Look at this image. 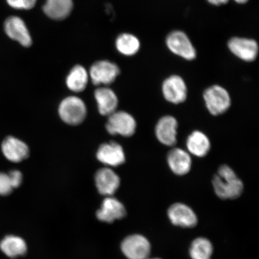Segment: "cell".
<instances>
[{
    "mask_svg": "<svg viewBox=\"0 0 259 259\" xmlns=\"http://www.w3.org/2000/svg\"><path fill=\"white\" fill-rule=\"evenodd\" d=\"M212 184L216 195L223 200L237 199L244 192V183L234 169L227 164L219 167Z\"/></svg>",
    "mask_w": 259,
    "mask_h": 259,
    "instance_id": "cell-1",
    "label": "cell"
},
{
    "mask_svg": "<svg viewBox=\"0 0 259 259\" xmlns=\"http://www.w3.org/2000/svg\"><path fill=\"white\" fill-rule=\"evenodd\" d=\"M203 98L207 110L213 116L224 114L232 105L231 97L228 91L216 84L204 91Z\"/></svg>",
    "mask_w": 259,
    "mask_h": 259,
    "instance_id": "cell-2",
    "label": "cell"
},
{
    "mask_svg": "<svg viewBox=\"0 0 259 259\" xmlns=\"http://www.w3.org/2000/svg\"><path fill=\"white\" fill-rule=\"evenodd\" d=\"M165 44L171 53L186 61L197 57V51L188 35L181 30H174L167 34Z\"/></svg>",
    "mask_w": 259,
    "mask_h": 259,
    "instance_id": "cell-3",
    "label": "cell"
},
{
    "mask_svg": "<svg viewBox=\"0 0 259 259\" xmlns=\"http://www.w3.org/2000/svg\"><path fill=\"white\" fill-rule=\"evenodd\" d=\"M59 115L66 124L76 125L82 123L87 115V108L82 100L74 96L68 97L60 103Z\"/></svg>",
    "mask_w": 259,
    "mask_h": 259,
    "instance_id": "cell-4",
    "label": "cell"
},
{
    "mask_svg": "<svg viewBox=\"0 0 259 259\" xmlns=\"http://www.w3.org/2000/svg\"><path fill=\"white\" fill-rule=\"evenodd\" d=\"M106 127L109 134L131 137L137 131V123L134 116L130 113L124 111H115L109 116Z\"/></svg>",
    "mask_w": 259,
    "mask_h": 259,
    "instance_id": "cell-5",
    "label": "cell"
},
{
    "mask_svg": "<svg viewBox=\"0 0 259 259\" xmlns=\"http://www.w3.org/2000/svg\"><path fill=\"white\" fill-rule=\"evenodd\" d=\"M161 92L165 100L174 105H180L186 102L188 89L183 77L172 74L163 80Z\"/></svg>",
    "mask_w": 259,
    "mask_h": 259,
    "instance_id": "cell-6",
    "label": "cell"
},
{
    "mask_svg": "<svg viewBox=\"0 0 259 259\" xmlns=\"http://www.w3.org/2000/svg\"><path fill=\"white\" fill-rule=\"evenodd\" d=\"M228 48L234 56L244 62H253L258 57V45L253 38L231 37L228 42Z\"/></svg>",
    "mask_w": 259,
    "mask_h": 259,
    "instance_id": "cell-7",
    "label": "cell"
},
{
    "mask_svg": "<svg viewBox=\"0 0 259 259\" xmlns=\"http://www.w3.org/2000/svg\"><path fill=\"white\" fill-rule=\"evenodd\" d=\"M121 249L128 259H147L151 254V245L144 236L134 234L122 241Z\"/></svg>",
    "mask_w": 259,
    "mask_h": 259,
    "instance_id": "cell-8",
    "label": "cell"
},
{
    "mask_svg": "<svg viewBox=\"0 0 259 259\" xmlns=\"http://www.w3.org/2000/svg\"><path fill=\"white\" fill-rule=\"evenodd\" d=\"M4 31L11 40L18 42L21 46L29 48L32 44L30 32L24 21L18 16H11L6 19Z\"/></svg>",
    "mask_w": 259,
    "mask_h": 259,
    "instance_id": "cell-9",
    "label": "cell"
},
{
    "mask_svg": "<svg viewBox=\"0 0 259 259\" xmlns=\"http://www.w3.org/2000/svg\"><path fill=\"white\" fill-rule=\"evenodd\" d=\"M178 128V122L174 116H162L155 125V137L162 145L174 147L177 143Z\"/></svg>",
    "mask_w": 259,
    "mask_h": 259,
    "instance_id": "cell-10",
    "label": "cell"
},
{
    "mask_svg": "<svg viewBox=\"0 0 259 259\" xmlns=\"http://www.w3.org/2000/svg\"><path fill=\"white\" fill-rule=\"evenodd\" d=\"M120 73L119 67L107 60L97 61L90 70V76L95 85H109L114 82Z\"/></svg>",
    "mask_w": 259,
    "mask_h": 259,
    "instance_id": "cell-11",
    "label": "cell"
},
{
    "mask_svg": "<svg viewBox=\"0 0 259 259\" xmlns=\"http://www.w3.org/2000/svg\"><path fill=\"white\" fill-rule=\"evenodd\" d=\"M167 216L171 224L182 228H193L196 226L198 219L189 206L183 203H175L167 210Z\"/></svg>",
    "mask_w": 259,
    "mask_h": 259,
    "instance_id": "cell-12",
    "label": "cell"
},
{
    "mask_svg": "<svg viewBox=\"0 0 259 259\" xmlns=\"http://www.w3.org/2000/svg\"><path fill=\"white\" fill-rule=\"evenodd\" d=\"M166 160L171 172L177 176H186L192 169V155L182 148L171 149L167 153Z\"/></svg>",
    "mask_w": 259,
    "mask_h": 259,
    "instance_id": "cell-13",
    "label": "cell"
},
{
    "mask_svg": "<svg viewBox=\"0 0 259 259\" xmlns=\"http://www.w3.org/2000/svg\"><path fill=\"white\" fill-rule=\"evenodd\" d=\"M127 210L118 199L108 196L103 200L101 208L97 210V218L100 222L112 223L125 218Z\"/></svg>",
    "mask_w": 259,
    "mask_h": 259,
    "instance_id": "cell-14",
    "label": "cell"
},
{
    "mask_svg": "<svg viewBox=\"0 0 259 259\" xmlns=\"http://www.w3.org/2000/svg\"><path fill=\"white\" fill-rule=\"evenodd\" d=\"M96 185L99 192L103 195H113L120 186V178L114 171L103 168L97 171L95 177Z\"/></svg>",
    "mask_w": 259,
    "mask_h": 259,
    "instance_id": "cell-15",
    "label": "cell"
},
{
    "mask_svg": "<svg viewBox=\"0 0 259 259\" xmlns=\"http://www.w3.org/2000/svg\"><path fill=\"white\" fill-rule=\"evenodd\" d=\"M97 157L102 163L113 167L119 166L125 161V155L121 146L116 142L100 146Z\"/></svg>",
    "mask_w": 259,
    "mask_h": 259,
    "instance_id": "cell-16",
    "label": "cell"
},
{
    "mask_svg": "<svg viewBox=\"0 0 259 259\" xmlns=\"http://www.w3.org/2000/svg\"><path fill=\"white\" fill-rule=\"evenodd\" d=\"M186 144L188 153L199 158L206 157L211 148V143L208 136L200 131L191 133L187 138Z\"/></svg>",
    "mask_w": 259,
    "mask_h": 259,
    "instance_id": "cell-17",
    "label": "cell"
},
{
    "mask_svg": "<svg viewBox=\"0 0 259 259\" xmlns=\"http://www.w3.org/2000/svg\"><path fill=\"white\" fill-rule=\"evenodd\" d=\"M2 151L7 159L19 163L28 157L30 151L24 142L17 138L9 137L2 144Z\"/></svg>",
    "mask_w": 259,
    "mask_h": 259,
    "instance_id": "cell-18",
    "label": "cell"
},
{
    "mask_svg": "<svg viewBox=\"0 0 259 259\" xmlns=\"http://www.w3.org/2000/svg\"><path fill=\"white\" fill-rule=\"evenodd\" d=\"M73 8V0H47L43 11L53 20L63 21L70 15Z\"/></svg>",
    "mask_w": 259,
    "mask_h": 259,
    "instance_id": "cell-19",
    "label": "cell"
},
{
    "mask_svg": "<svg viewBox=\"0 0 259 259\" xmlns=\"http://www.w3.org/2000/svg\"><path fill=\"white\" fill-rule=\"evenodd\" d=\"M0 250L6 256L16 258L24 256L27 253V243L20 236L14 235L6 236L0 241Z\"/></svg>",
    "mask_w": 259,
    "mask_h": 259,
    "instance_id": "cell-20",
    "label": "cell"
},
{
    "mask_svg": "<svg viewBox=\"0 0 259 259\" xmlns=\"http://www.w3.org/2000/svg\"><path fill=\"white\" fill-rule=\"evenodd\" d=\"M95 98L100 114L109 116L116 111L118 100L115 93L108 88H100L95 91Z\"/></svg>",
    "mask_w": 259,
    "mask_h": 259,
    "instance_id": "cell-21",
    "label": "cell"
},
{
    "mask_svg": "<svg viewBox=\"0 0 259 259\" xmlns=\"http://www.w3.org/2000/svg\"><path fill=\"white\" fill-rule=\"evenodd\" d=\"M116 50L123 56H134L141 49V41L134 34L122 33L119 34L115 41Z\"/></svg>",
    "mask_w": 259,
    "mask_h": 259,
    "instance_id": "cell-22",
    "label": "cell"
},
{
    "mask_svg": "<svg viewBox=\"0 0 259 259\" xmlns=\"http://www.w3.org/2000/svg\"><path fill=\"white\" fill-rule=\"evenodd\" d=\"M89 74L80 65L73 67L66 78L68 88L73 92H82L88 83Z\"/></svg>",
    "mask_w": 259,
    "mask_h": 259,
    "instance_id": "cell-23",
    "label": "cell"
},
{
    "mask_svg": "<svg viewBox=\"0 0 259 259\" xmlns=\"http://www.w3.org/2000/svg\"><path fill=\"white\" fill-rule=\"evenodd\" d=\"M213 245L209 239L199 237L194 239L189 249V254L192 259H211Z\"/></svg>",
    "mask_w": 259,
    "mask_h": 259,
    "instance_id": "cell-24",
    "label": "cell"
},
{
    "mask_svg": "<svg viewBox=\"0 0 259 259\" xmlns=\"http://www.w3.org/2000/svg\"><path fill=\"white\" fill-rule=\"evenodd\" d=\"M13 188L8 174L0 173V196L9 195L12 192Z\"/></svg>",
    "mask_w": 259,
    "mask_h": 259,
    "instance_id": "cell-25",
    "label": "cell"
},
{
    "mask_svg": "<svg viewBox=\"0 0 259 259\" xmlns=\"http://www.w3.org/2000/svg\"><path fill=\"white\" fill-rule=\"evenodd\" d=\"M8 176L11 180L12 186L14 189L21 186L22 183V175L21 171L18 170H12L10 171Z\"/></svg>",
    "mask_w": 259,
    "mask_h": 259,
    "instance_id": "cell-26",
    "label": "cell"
},
{
    "mask_svg": "<svg viewBox=\"0 0 259 259\" xmlns=\"http://www.w3.org/2000/svg\"><path fill=\"white\" fill-rule=\"evenodd\" d=\"M10 8L15 10H24L22 0H6Z\"/></svg>",
    "mask_w": 259,
    "mask_h": 259,
    "instance_id": "cell-27",
    "label": "cell"
},
{
    "mask_svg": "<svg viewBox=\"0 0 259 259\" xmlns=\"http://www.w3.org/2000/svg\"><path fill=\"white\" fill-rule=\"evenodd\" d=\"M23 2L24 10H31L36 5L37 0H22Z\"/></svg>",
    "mask_w": 259,
    "mask_h": 259,
    "instance_id": "cell-28",
    "label": "cell"
},
{
    "mask_svg": "<svg viewBox=\"0 0 259 259\" xmlns=\"http://www.w3.org/2000/svg\"><path fill=\"white\" fill-rule=\"evenodd\" d=\"M210 5L215 6H220L226 5L229 0H207Z\"/></svg>",
    "mask_w": 259,
    "mask_h": 259,
    "instance_id": "cell-29",
    "label": "cell"
},
{
    "mask_svg": "<svg viewBox=\"0 0 259 259\" xmlns=\"http://www.w3.org/2000/svg\"><path fill=\"white\" fill-rule=\"evenodd\" d=\"M234 1L239 5H244L248 3L250 0H234Z\"/></svg>",
    "mask_w": 259,
    "mask_h": 259,
    "instance_id": "cell-30",
    "label": "cell"
},
{
    "mask_svg": "<svg viewBox=\"0 0 259 259\" xmlns=\"http://www.w3.org/2000/svg\"><path fill=\"white\" fill-rule=\"evenodd\" d=\"M147 259H161V258H148Z\"/></svg>",
    "mask_w": 259,
    "mask_h": 259,
    "instance_id": "cell-31",
    "label": "cell"
}]
</instances>
